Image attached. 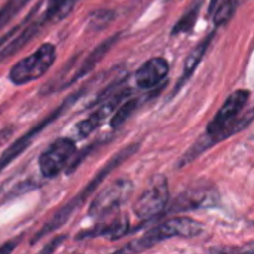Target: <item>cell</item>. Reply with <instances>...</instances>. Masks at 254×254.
<instances>
[{"mask_svg":"<svg viewBox=\"0 0 254 254\" xmlns=\"http://www.w3.org/2000/svg\"><path fill=\"white\" fill-rule=\"evenodd\" d=\"M138 147H140V144L138 143H134V144H129V146H127V147H124L122 150H119L116 155H113L112 158H110V161L95 174V177L85 186V189L83 190H80L70 202H67L63 208H60L54 216H52V219L49 220V222H46L39 231H37V234L33 237V240H31V244H34V243H37V241H40L42 238H45L46 235H49V234H52L54 231H58L60 228H63L68 220H70V217L82 207V204L91 196V195H94V192L98 189V186L109 177V174L113 171V170H116L119 165H122L125 161H128L137 150H138Z\"/></svg>","mask_w":254,"mask_h":254,"instance_id":"6da1fadb","label":"cell"},{"mask_svg":"<svg viewBox=\"0 0 254 254\" xmlns=\"http://www.w3.org/2000/svg\"><path fill=\"white\" fill-rule=\"evenodd\" d=\"M204 232V225L189 217H174L161 222L155 228L149 229L143 237L131 241L125 247L119 249V253H140L146 252L159 243L170 238H195Z\"/></svg>","mask_w":254,"mask_h":254,"instance_id":"7a4b0ae2","label":"cell"},{"mask_svg":"<svg viewBox=\"0 0 254 254\" xmlns=\"http://www.w3.org/2000/svg\"><path fill=\"white\" fill-rule=\"evenodd\" d=\"M88 89H89V85H85L82 89H79V91H76L74 94H71L70 97H67L57 109H54L52 110V113H49L46 118H43L37 125H34L33 128H30L22 137H19V138H16L1 155H0V173L7 167V165H10L21 153H24L28 147H30V144H31V141L45 129V128H48L51 124H54L61 115H64L82 95H85L86 92H88Z\"/></svg>","mask_w":254,"mask_h":254,"instance_id":"3957f363","label":"cell"},{"mask_svg":"<svg viewBox=\"0 0 254 254\" xmlns=\"http://www.w3.org/2000/svg\"><path fill=\"white\" fill-rule=\"evenodd\" d=\"M57 49L52 43H42L31 55L16 61L9 70V80L22 86L40 79L55 63Z\"/></svg>","mask_w":254,"mask_h":254,"instance_id":"277c9868","label":"cell"},{"mask_svg":"<svg viewBox=\"0 0 254 254\" xmlns=\"http://www.w3.org/2000/svg\"><path fill=\"white\" fill-rule=\"evenodd\" d=\"M249 97H250L249 91L237 89L225 100L223 106L219 109L216 116L208 124L205 134H202L208 147H213L216 143L222 141L220 140L222 132L229 127V124H232L241 115V112L244 110V107L249 101Z\"/></svg>","mask_w":254,"mask_h":254,"instance_id":"5b68a950","label":"cell"},{"mask_svg":"<svg viewBox=\"0 0 254 254\" xmlns=\"http://www.w3.org/2000/svg\"><path fill=\"white\" fill-rule=\"evenodd\" d=\"M170 201L168 180L162 174H156L149 182V186L135 201L134 213L140 220H152L162 214Z\"/></svg>","mask_w":254,"mask_h":254,"instance_id":"8992f818","label":"cell"},{"mask_svg":"<svg viewBox=\"0 0 254 254\" xmlns=\"http://www.w3.org/2000/svg\"><path fill=\"white\" fill-rule=\"evenodd\" d=\"M134 185L129 179H119L106 186L91 202L88 216L92 219H103L122 207L132 195Z\"/></svg>","mask_w":254,"mask_h":254,"instance_id":"52a82bcc","label":"cell"},{"mask_svg":"<svg viewBox=\"0 0 254 254\" xmlns=\"http://www.w3.org/2000/svg\"><path fill=\"white\" fill-rule=\"evenodd\" d=\"M76 155V143L70 137L57 138L39 156V170L43 177L54 179L67 168Z\"/></svg>","mask_w":254,"mask_h":254,"instance_id":"ba28073f","label":"cell"},{"mask_svg":"<svg viewBox=\"0 0 254 254\" xmlns=\"http://www.w3.org/2000/svg\"><path fill=\"white\" fill-rule=\"evenodd\" d=\"M219 193L214 186L202 185V186H192L188 190L182 192L171 207H168L167 213H180V211H190L199 208H210L217 205Z\"/></svg>","mask_w":254,"mask_h":254,"instance_id":"9c48e42d","label":"cell"},{"mask_svg":"<svg viewBox=\"0 0 254 254\" xmlns=\"http://www.w3.org/2000/svg\"><path fill=\"white\" fill-rule=\"evenodd\" d=\"M132 94V89L129 88H121L118 92H115L112 97H109L106 101H103L100 104V107L92 112L86 119H83L82 122H79L76 125V134L79 138H85L88 135H91L101 124L106 118H109L112 115V112H115L121 103L127 98H129V95Z\"/></svg>","mask_w":254,"mask_h":254,"instance_id":"30bf717a","label":"cell"},{"mask_svg":"<svg viewBox=\"0 0 254 254\" xmlns=\"http://www.w3.org/2000/svg\"><path fill=\"white\" fill-rule=\"evenodd\" d=\"M46 25H49V21L46 19V16L42 15V16L36 18V13H34L28 19V22L0 49V63L4 61L6 58L15 55L22 48H25L34 37H37L45 30Z\"/></svg>","mask_w":254,"mask_h":254,"instance_id":"8fae6325","label":"cell"},{"mask_svg":"<svg viewBox=\"0 0 254 254\" xmlns=\"http://www.w3.org/2000/svg\"><path fill=\"white\" fill-rule=\"evenodd\" d=\"M170 71V64L162 57H155L147 60L135 71V85L140 89L150 91L159 83H162Z\"/></svg>","mask_w":254,"mask_h":254,"instance_id":"7c38bea8","label":"cell"},{"mask_svg":"<svg viewBox=\"0 0 254 254\" xmlns=\"http://www.w3.org/2000/svg\"><path fill=\"white\" fill-rule=\"evenodd\" d=\"M121 37V34L118 33V34H113L112 37H109V39H106L103 43H100L82 63H80V65H79V68L71 74V77L68 79V82H67V85H65V88H68V86H71L73 83H76L77 80H80L83 76H86V74H89L92 70H94V67L106 57V54L112 49V46L118 42V39Z\"/></svg>","mask_w":254,"mask_h":254,"instance_id":"4fadbf2b","label":"cell"},{"mask_svg":"<svg viewBox=\"0 0 254 254\" xmlns=\"http://www.w3.org/2000/svg\"><path fill=\"white\" fill-rule=\"evenodd\" d=\"M214 34H216V31H211V33H210L207 37H204V39L190 51V54L186 57L185 65H183V71H182V76H180V79H179V82H177V85H176L174 94H177V92L183 88V85L192 77V74L195 73V70H196L198 65L201 64L204 55L207 54V51H208V48H210V45H211V40L214 39ZM174 94H173V95H174Z\"/></svg>","mask_w":254,"mask_h":254,"instance_id":"5bb4252c","label":"cell"},{"mask_svg":"<svg viewBox=\"0 0 254 254\" xmlns=\"http://www.w3.org/2000/svg\"><path fill=\"white\" fill-rule=\"evenodd\" d=\"M129 232H131L129 223L127 220H124V222L116 220L112 223H103V225H97L91 229L82 231L80 234L76 235V240L83 241V240H91V238H98V237H107L110 240H119Z\"/></svg>","mask_w":254,"mask_h":254,"instance_id":"9a60e30c","label":"cell"},{"mask_svg":"<svg viewBox=\"0 0 254 254\" xmlns=\"http://www.w3.org/2000/svg\"><path fill=\"white\" fill-rule=\"evenodd\" d=\"M79 0H46V10H45V16L49 21V24L58 22L61 19H64L76 6Z\"/></svg>","mask_w":254,"mask_h":254,"instance_id":"2e32d148","label":"cell"},{"mask_svg":"<svg viewBox=\"0 0 254 254\" xmlns=\"http://www.w3.org/2000/svg\"><path fill=\"white\" fill-rule=\"evenodd\" d=\"M202 3H204V0H196V1H195V3L182 15V18L176 22V25H174L173 30H171V34H173V36H177V34H182V33H190V31H192V28L195 27V24H196V21H198V16H199Z\"/></svg>","mask_w":254,"mask_h":254,"instance_id":"e0dca14e","label":"cell"},{"mask_svg":"<svg viewBox=\"0 0 254 254\" xmlns=\"http://www.w3.org/2000/svg\"><path fill=\"white\" fill-rule=\"evenodd\" d=\"M141 103H143V98H127V101H124V104H121L115 110V115L110 119V127L113 129L121 128L132 116V113L140 107Z\"/></svg>","mask_w":254,"mask_h":254,"instance_id":"ac0fdd59","label":"cell"},{"mask_svg":"<svg viewBox=\"0 0 254 254\" xmlns=\"http://www.w3.org/2000/svg\"><path fill=\"white\" fill-rule=\"evenodd\" d=\"M116 18V12L112 9H97L89 13L86 28L89 31H101Z\"/></svg>","mask_w":254,"mask_h":254,"instance_id":"d6986e66","label":"cell"},{"mask_svg":"<svg viewBox=\"0 0 254 254\" xmlns=\"http://www.w3.org/2000/svg\"><path fill=\"white\" fill-rule=\"evenodd\" d=\"M30 0H7L0 7V28H3Z\"/></svg>","mask_w":254,"mask_h":254,"instance_id":"ffe728a7","label":"cell"},{"mask_svg":"<svg viewBox=\"0 0 254 254\" xmlns=\"http://www.w3.org/2000/svg\"><path fill=\"white\" fill-rule=\"evenodd\" d=\"M237 3H238V0H223V3L219 4V7L214 12V24H216V27H220V25L226 24L231 19V16L235 12Z\"/></svg>","mask_w":254,"mask_h":254,"instance_id":"44dd1931","label":"cell"},{"mask_svg":"<svg viewBox=\"0 0 254 254\" xmlns=\"http://www.w3.org/2000/svg\"><path fill=\"white\" fill-rule=\"evenodd\" d=\"M40 4H42V1H39V3H37V4H36L30 12H28V15H27V16H25V18H24L18 25H15L12 30H9L6 34H3V36L0 37V49H1V48H3V46H4V45H6V43H7V42H9V40H10V39H12V37H13V36H15V34H16V33H18V31H19L25 24H27V22H28V19H30L34 13H37V10H39Z\"/></svg>","mask_w":254,"mask_h":254,"instance_id":"7402d4cb","label":"cell"},{"mask_svg":"<svg viewBox=\"0 0 254 254\" xmlns=\"http://www.w3.org/2000/svg\"><path fill=\"white\" fill-rule=\"evenodd\" d=\"M65 238H67V235H64V234H63V235L55 237L51 243H48V244L42 249V253H54V252H55V250L63 244V241H64Z\"/></svg>","mask_w":254,"mask_h":254,"instance_id":"603a6c76","label":"cell"},{"mask_svg":"<svg viewBox=\"0 0 254 254\" xmlns=\"http://www.w3.org/2000/svg\"><path fill=\"white\" fill-rule=\"evenodd\" d=\"M216 252H244V253H254V243H250L246 247H240V249H217Z\"/></svg>","mask_w":254,"mask_h":254,"instance_id":"cb8c5ba5","label":"cell"},{"mask_svg":"<svg viewBox=\"0 0 254 254\" xmlns=\"http://www.w3.org/2000/svg\"><path fill=\"white\" fill-rule=\"evenodd\" d=\"M16 246H18L16 240H13V241H7V243H4V244L0 247V253H9V252H13Z\"/></svg>","mask_w":254,"mask_h":254,"instance_id":"d4e9b609","label":"cell"},{"mask_svg":"<svg viewBox=\"0 0 254 254\" xmlns=\"http://www.w3.org/2000/svg\"><path fill=\"white\" fill-rule=\"evenodd\" d=\"M216 7H217V0H211V3H210V13H213Z\"/></svg>","mask_w":254,"mask_h":254,"instance_id":"484cf974","label":"cell"},{"mask_svg":"<svg viewBox=\"0 0 254 254\" xmlns=\"http://www.w3.org/2000/svg\"><path fill=\"white\" fill-rule=\"evenodd\" d=\"M164 1H168V0H164Z\"/></svg>","mask_w":254,"mask_h":254,"instance_id":"4316f807","label":"cell"}]
</instances>
